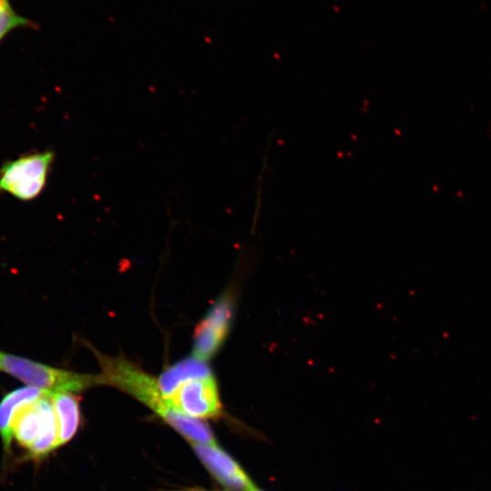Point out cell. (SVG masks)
Wrapping results in <instances>:
<instances>
[{"label": "cell", "mask_w": 491, "mask_h": 491, "mask_svg": "<svg viewBox=\"0 0 491 491\" xmlns=\"http://www.w3.org/2000/svg\"><path fill=\"white\" fill-rule=\"evenodd\" d=\"M50 395L20 409L13 420V438L27 450L30 459H40L59 447L57 419Z\"/></svg>", "instance_id": "cell-2"}, {"label": "cell", "mask_w": 491, "mask_h": 491, "mask_svg": "<svg viewBox=\"0 0 491 491\" xmlns=\"http://www.w3.org/2000/svg\"><path fill=\"white\" fill-rule=\"evenodd\" d=\"M250 491H262L260 489H258L256 486H255L253 489H251Z\"/></svg>", "instance_id": "cell-12"}, {"label": "cell", "mask_w": 491, "mask_h": 491, "mask_svg": "<svg viewBox=\"0 0 491 491\" xmlns=\"http://www.w3.org/2000/svg\"><path fill=\"white\" fill-rule=\"evenodd\" d=\"M202 463L213 476L232 491H250L256 486L240 466L218 446L191 442Z\"/></svg>", "instance_id": "cell-7"}, {"label": "cell", "mask_w": 491, "mask_h": 491, "mask_svg": "<svg viewBox=\"0 0 491 491\" xmlns=\"http://www.w3.org/2000/svg\"><path fill=\"white\" fill-rule=\"evenodd\" d=\"M2 369V365H1V361H0V370Z\"/></svg>", "instance_id": "cell-13"}, {"label": "cell", "mask_w": 491, "mask_h": 491, "mask_svg": "<svg viewBox=\"0 0 491 491\" xmlns=\"http://www.w3.org/2000/svg\"><path fill=\"white\" fill-rule=\"evenodd\" d=\"M55 154L53 150L31 151L0 165V195L28 202L46 186Z\"/></svg>", "instance_id": "cell-3"}, {"label": "cell", "mask_w": 491, "mask_h": 491, "mask_svg": "<svg viewBox=\"0 0 491 491\" xmlns=\"http://www.w3.org/2000/svg\"><path fill=\"white\" fill-rule=\"evenodd\" d=\"M39 29V25L17 13L11 0H0V45L15 30Z\"/></svg>", "instance_id": "cell-11"}, {"label": "cell", "mask_w": 491, "mask_h": 491, "mask_svg": "<svg viewBox=\"0 0 491 491\" xmlns=\"http://www.w3.org/2000/svg\"><path fill=\"white\" fill-rule=\"evenodd\" d=\"M165 399L177 411L195 418H215L222 413L214 376L189 380Z\"/></svg>", "instance_id": "cell-6"}, {"label": "cell", "mask_w": 491, "mask_h": 491, "mask_svg": "<svg viewBox=\"0 0 491 491\" xmlns=\"http://www.w3.org/2000/svg\"><path fill=\"white\" fill-rule=\"evenodd\" d=\"M51 392L27 386L6 394L0 401V437L5 453L10 452L12 424L16 413Z\"/></svg>", "instance_id": "cell-8"}, {"label": "cell", "mask_w": 491, "mask_h": 491, "mask_svg": "<svg viewBox=\"0 0 491 491\" xmlns=\"http://www.w3.org/2000/svg\"><path fill=\"white\" fill-rule=\"evenodd\" d=\"M101 366L104 384L114 386L156 413L190 442L216 446L209 426L175 409L163 396L157 379L122 356H109L94 350Z\"/></svg>", "instance_id": "cell-1"}, {"label": "cell", "mask_w": 491, "mask_h": 491, "mask_svg": "<svg viewBox=\"0 0 491 491\" xmlns=\"http://www.w3.org/2000/svg\"><path fill=\"white\" fill-rule=\"evenodd\" d=\"M213 376L205 361L196 357H188L164 371L157 379L158 387L165 398H167L182 384Z\"/></svg>", "instance_id": "cell-9"}, {"label": "cell", "mask_w": 491, "mask_h": 491, "mask_svg": "<svg viewBox=\"0 0 491 491\" xmlns=\"http://www.w3.org/2000/svg\"><path fill=\"white\" fill-rule=\"evenodd\" d=\"M234 307L235 295L227 290L215 301L195 330V357L205 361L218 351L229 333Z\"/></svg>", "instance_id": "cell-5"}, {"label": "cell", "mask_w": 491, "mask_h": 491, "mask_svg": "<svg viewBox=\"0 0 491 491\" xmlns=\"http://www.w3.org/2000/svg\"><path fill=\"white\" fill-rule=\"evenodd\" d=\"M58 425V446L70 441L80 423V408L72 393L52 392L50 395Z\"/></svg>", "instance_id": "cell-10"}, {"label": "cell", "mask_w": 491, "mask_h": 491, "mask_svg": "<svg viewBox=\"0 0 491 491\" xmlns=\"http://www.w3.org/2000/svg\"><path fill=\"white\" fill-rule=\"evenodd\" d=\"M0 361L6 373L44 391L74 393L104 384L101 375L77 374L2 352Z\"/></svg>", "instance_id": "cell-4"}]
</instances>
